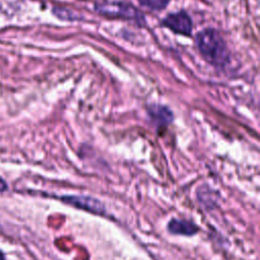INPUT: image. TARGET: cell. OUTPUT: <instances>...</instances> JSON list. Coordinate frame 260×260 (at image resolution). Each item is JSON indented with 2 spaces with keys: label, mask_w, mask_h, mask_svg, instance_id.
Returning <instances> with one entry per match:
<instances>
[{
  "label": "cell",
  "mask_w": 260,
  "mask_h": 260,
  "mask_svg": "<svg viewBox=\"0 0 260 260\" xmlns=\"http://www.w3.org/2000/svg\"><path fill=\"white\" fill-rule=\"evenodd\" d=\"M7 190V184H6V182L0 177V193L1 192H4V191H6Z\"/></svg>",
  "instance_id": "cell-8"
},
{
  "label": "cell",
  "mask_w": 260,
  "mask_h": 260,
  "mask_svg": "<svg viewBox=\"0 0 260 260\" xmlns=\"http://www.w3.org/2000/svg\"><path fill=\"white\" fill-rule=\"evenodd\" d=\"M161 25L168 27L176 34H180L187 37L191 36L193 28L192 19L189 16V14L184 10L168 14L161 20Z\"/></svg>",
  "instance_id": "cell-4"
},
{
  "label": "cell",
  "mask_w": 260,
  "mask_h": 260,
  "mask_svg": "<svg viewBox=\"0 0 260 260\" xmlns=\"http://www.w3.org/2000/svg\"><path fill=\"white\" fill-rule=\"evenodd\" d=\"M195 42L203 58L215 67H224L230 61L228 46L214 28H206L196 35Z\"/></svg>",
  "instance_id": "cell-1"
},
{
  "label": "cell",
  "mask_w": 260,
  "mask_h": 260,
  "mask_svg": "<svg viewBox=\"0 0 260 260\" xmlns=\"http://www.w3.org/2000/svg\"><path fill=\"white\" fill-rule=\"evenodd\" d=\"M64 203L73 206L78 209L85 210L87 212L98 214V215H105L106 207L104 203L91 196H84V195H66L60 197Z\"/></svg>",
  "instance_id": "cell-3"
},
{
  "label": "cell",
  "mask_w": 260,
  "mask_h": 260,
  "mask_svg": "<svg viewBox=\"0 0 260 260\" xmlns=\"http://www.w3.org/2000/svg\"><path fill=\"white\" fill-rule=\"evenodd\" d=\"M138 1L142 6L150 10H162L168 6L170 2V0H138Z\"/></svg>",
  "instance_id": "cell-7"
},
{
  "label": "cell",
  "mask_w": 260,
  "mask_h": 260,
  "mask_svg": "<svg viewBox=\"0 0 260 260\" xmlns=\"http://www.w3.org/2000/svg\"><path fill=\"white\" fill-rule=\"evenodd\" d=\"M0 260H5V257H4V254L0 251Z\"/></svg>",
  "instance_id": "cell-9"
},
{
  "label": "cell",
  "mask_w": 260,
  "mask_h": 260,
  "mask_svg": "<svg viewBox=\"0 0 260 260\" xmlns=\"http://www.w3.org/2000/svg\"><path fill=\"white\" fill-rule=\"evenodd\" d=\"M147 113L150 119L158 126H167L174 120V115L172 111L162 105L153 104L148 107Z\"/></svg>",
  "instance_id": "cell-5"
},
{
  "label": "cell",
  "mask_w": 260,
  "mask_h": 260,
  "mask_svg": "<svg viewBox=\"0 0 260 260\" xmlns=\"http://www.w3.org/2000/svg\"><path fill=\"white\" fill-rule=\"evenodd\" d=\"M98 13L110 18H122L132 20L138 25H144L145 19L143 14L133 5L124 2H104L94 5Z\"/></svg>",
  "instance_id": "cell-2"
},
{
  "label": "cell",
  "mask_w": 260,
  "mask_h": 260,
  "mask_svg": "<svg viewBox=\"0 0 260 260\" xmlns=\"http://www.w3.org/2000/svg\"><path fill=\"white\" fill-rule=\"evenodd\" d=\"M168 232L173 235H183V236H193L198 232V226L189 221L184 219L172 218L167 225Z\"/></svg>",
  "instance_id": "cell-6"
}]
</instances>
